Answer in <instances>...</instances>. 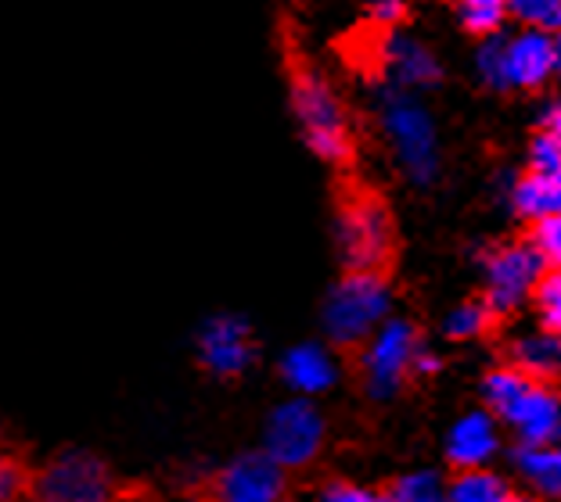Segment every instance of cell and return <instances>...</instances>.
<instances>
[{
    "label": "cell",
    "mask_w": 561,
    "mask_h": 502,
    "mask_svg": "<svg viewBox=\"0 0 561 502\" xmlns=\"http://www.w3.org/2000/svg\"><path fill=\"white\" fill-rule=\"evenodd\" d=\"M280 55H285L288 101L306 144L317 159L335 165V173H356V137L346 119V108H342L335 90L317 72L313 61L306 58L291 22H280Z\"/></svg>",
    "instance_id": "6da1fadb"
},
{
    "label": "cell",
    "mask_w": 561,
    "mask_h": 502,
    "mask_svg": "<svg viewBox=\"0 0 561 502\" xmlns=\"http://www.w3.org/2000/svg\"><path fill=\"white\" fill-rule=\"evenodd\" d=\"M335 215L342 241V273L392 284L400 266V234L386 195L356 173L335 176Z\"/></svg>",
    "instance_id": "7a4b0ae2"
},
{
    "label": "cell",
    "mask_w": 561,
    "mask_h": 502,
    "mask_svg": "<svg viewBox=\"0 0 561 502\" xmlns=\"http://www.w3.org/2000/svg\"><path fill=\"white\" fill-rule=\"evenodd\" d=\"M33 502H116V478L91 448H61L30 481Z\"/></svg>",
    "instance_id": "3957f363"
},
{
    "label": "cell",
    "mask_w": 561,
    "mask_h": 502,
    "mask_svg": "<svg viewBox=\"0 0 561 502\" xmlns=\"http://www.w3.org/2000/svg\"><path fill=\"white\" fill-rule=\"evenodd\" d=\"M386 280L375 277H356V273H342L339 288L331 291L328 308H324V324H328V338L331 345L353 363L367 345V334L386 313Z\"/></svg>",
    "instance_id": "277c9868"
},
{
    "label": "cell",
    "mask_w": 561,
    "mask_h": 502,
    "mask_svg": "<svg viewBox=\"0 0 561 502\" xmlns=\"http://www.w3.org/2000/svg\"><path fill=\"white\" fill-rule=\"evenodd\" d=\"M482 266H486V288H482V294H486L504 316H512L515 305L526 299V294H533V284H537L540 273L547 269L537 248L522 234L515 241L493 244V248L482 252Z\"/></svg>",
    "instance_id": "5b68a950"
},
{
    "label": "cell",
    "mask_w": 561,
    "mask_h": 502,
    "mask_svg": "<svg viewBox=\"0 0 561 502\" xmlns=\"http://www.w3.org/2000/svg\"><path fill=\"white\" fill-rule=\"evenodd\" d=\"M263 453L285 470L310 467L313 456L324 445V423L321 413L310 402H285L274 409V417L266 420Z\"/></svg>",
    "instance_id": "8992f818"
},
{
    "label": "cell",
    "mask_w": 561,
    "mask_h": 502,
    "mask_svg": "<svg viewBox=\"0 0 561 502\" xmlns=\"http://www.w3.org/2000/svg\"><path fill=\"white\" fill-rule=\"evenodd\" d=\"M421 352H417V330L411 324H392L381 330L375 345L353 359V370L360 373L367 392H389L397 384L411 381L417 373Z\"/></svg>",
    "instance_id": "52a82bcc"
},
{
    "label": "cell",
    "mask_w": 561,
    "mask_h": 502,
    "mask_svg": "<svg viewBox=\"0 0 561 502\" xmlns=\"http://www.w3.org/2000/svg\"><path fill=\"white\" fill-rule=\"evenodd\" d=\"M331 47L350 72L367 83H381L397 66V25L367 11L360 22H353L346 33L335 36Z\"/></svg>",
    "instance_id": "ba28073f"
},
{
    "label": "cell",
    "mask_w": 561,
    "mask_h": 502,
    "mask_svg": "<svg viewBox=\"0 0 561 502\" xmlns=\"http://www.w3.org/2000/svg\"><path fill=\"white\" fill-rule=\"evenodd\" d=\"M285 474L288 470L266 453H245L213 478L216 502H280Z\"/></svg>",
    "instance_id": "9c48e42d"
},
{
    "label": "cell",
    "mask_w": 561,
    "mask_h": 502,
    "mask_svg": "<svg viewBox=\"0 0 561 502\" xmlns=\"http://www.w3.org/2000/svg\"><path fill=\"white\" fill-rule=\"evenodd\" d=\"M198 363L206 366L213 377H224V381L245 373V366L252 363V330L245 319L213 316L209 324L198 330Z\"/></svg>",
    "instance_id": "30bf717a"
},
{
    "label": "cell",
    "mask_w": 561,
    "mask_h": 502,
    "mask_svg": "<svg viewBox=\"0 0 561 502\" xmlns=\"http://www.w3.org/2000/svg\"><path fill=\"white\" fill-rule=\"evenodd\" d=\"M526 445H551L561 434V392L551 381H537L501 413Z\"/></svg>",
    "instance_id": "8fae6325"
},
{
    "label": "cell",
    "mask_w": 561,
    "mask_h": 502,
    "mask_svg": "<svg viewBox=\"0 0 561 502\" xmlns=\"http://www.w3.org/2000/svg\"><path fill=\"white\" fill-rule=\"evenodd\" d=\"M551 72H558V47L543 33H526L515 44H507V75L512 86L540 90Z\"/></svg>",
    "instance_id": "7c38bea8"
},
{
    "label": "cell",
    "mask_w": 561,
    "mask_h": 502,
    "mask_svg": "<svg viewBox=\"0 0 561 502\" xmlns=\"http://www.w3.org/2000/svg\"><path fill=\"white\" fill-rule=\"evenodd\" d=\"M389 130L397 137L403 162L411 165L414 176H428V165H432V130H428V119L411 105H397L389 112Z\"/></svg>",
    "instance_id": "4fadbf2b"
},
{
    "label": "cell",
    "mask_w": 561,
    "mask_h": 502,
    "mask_svg": "<svg viewBox=\"0 0 561 502\" xmlns=\"http://www.w3.org/2000/svg\"><path fill=\"white\" fill-rule=\"evenodd\" d=\"M496 448V434L486 413H471L468 420H461L450 434V467L457 474L465 470H479L482 459Z\"/></svg>",
    "instance_id": "5bb4252c"
},
{
    "label": "cell",
    "mask_w": 561,
    "mask_h": 502,
    "mask_svg": "<svg viewBox=\"0 0 561 502\" xmlns=\"http://www.w3.org/2000/svg\"><path fill=\"white\" fill-rule=\"evenodd\" d=\"M507 355V366H518L533 373L540 381H561V338L554 334H540V338H518L515 345L504 349Z\"/></svg>",
    "instance_id": "9a60e30c"
},
{
    "label": "cell",
    "mask_w": 561,
    "mask_h": 502,
    "mask_svg": "<svg viewBox=\"0 0 561 502\" xmlns=\"http://www.w3.org/2000/svg\"><path fill=\"white\" fill-rule=\"evenodd\" d=\"M515 209L526 219L561 215V179L540 176L533 170H522L518 184H515Z\"/></svg>",
    "instance_id": "2e32d148"
},
{
    "label": "cell",
    "mask_w": 561,
    "mask_h": 502,
    "mask_svg": "<svg viewBox=\"0 0 561 502\" xmlns=\"http://www.w3.org/2000/svg\"><path fill=\"white\" fill-rule=\"evenodd\" d=\"M504 324H507V316L479 291L476 299H468L450 316L446 334H450V338H496V334L504 330Z\"/></svg>",
    "instance_id": "e0dca14e"
},
{
    "label": "cell",
    "mask_w": 561,
    "mask_h": 502,
    "mask_svg": "<svg viewBox=\"0 0 561 502\" xmlns=\"http://www.w3.org/2000/svg\"><path fill=\"white\" fill-rule=\"evenodd\" d=\"M450 502H537L529 495L515 492L512 485H504L496 474H486V470H465L457 474L454 485H450Z\"/></svg>",
    "instance_id": "ac0fdd59"
},
{
    "label": "cell",
    "mask_w": 561,
    "mask_h": 502,
    "mask_svg": "<svg viewBox=\"0 0 561 502\" xmlns=\"http://www.w3.org/2000/svg\"><path fill=\"white\" fill-rule=\"evenodd\" d=\"M280 377L299 392H321L331 384V363L324 359L321 349L302 345V349H291L285 355V363H280Z\"/></svg>",
    "instance_id": "d6986e66"
},
{
    "label": "cell",
    "mask_w": 561,
    "mask_h": 502,
    "mask_svg": "<svg viewBox=\"0 0 561 502\" xmlns=\"http://www.w3.org/2000/svg\"><path fill=\"white\" fill-rule=\"evenodd\" d=\"M518 470L540 488L543 495H561V448L551 445H522L515 453Z\"/></svg>",
    "instance_id": "ffe728a7"
},
{
    "label": "cell",
    "mask_w": 561,
    "mask_h": 502,
    "mask_svg": "<svg viewBox=\"0 0 561 502\" xmlns=\"http://www.w3.org/2000/svg\"><path fill=\"white\" fill-rule=\"evenodd\" d=\"M529 299H533V305H537V313H540L543 334H554V338H561V269L547 266L537 284H533Z\"/></svg>",
    "instance_id": "44dd1931"
},
{
    "label": "cell",
    "mask_w": 561,
    "mask_h": 502,
    "mask_svg": "<svg viewBox=\"0 0 561 502\" xmlns=\"http://www.w3.org/2000/svg\"><path fill=\"white\" fill-rule=\"evenodd\" d=\"M461 8V22L471 36H493L501 30V22L507 15V0H454Z\"/></svg>",
    "instance_id": "7402d4cb"
},
{
    "label": "cell",
    "mask_w": 561,
    "mask_h": 502,
    "mask_svg": "<svg viewBox=\"0 0 561 502\" xmlns=\"http://www.w3.org/2000/svg\"><path fill=\"white\" fill-rule=\"evenodd\" d=\"M522 237H526L537 255L543 259V266H554L561 269V215H551V219H529V226L522 230Z\"/></svg>",
    "instance_id": "603a6c76"
},
{
    "label": "cell",
    "mask_w": 561,
    "mask_h": 502,
    "mask_svg": "<svg viewBox=\"0 0 561 502\" xmlns=\"http://www.w3.org/2000/svg\"><path fill=\"white\" fill-rule=\"evenodd\" d=\"M507 11L537 30H561V0H507Z\"/></svg>",
    "instance_id": "cb8c5ba5"
},
{
    "label": "cell",
    "mask_w": 561,
    "mask_h": 502,
    "mask_svg": "<svg viewBox=\"0 0 561 502\" xmlns=\"http://www.w3.org/2000/svg\"><path fill=\"white\" fill-rule=\"evenodd\" d=\"M526 170L540 173V176H551V179H561V140L540 130L537 137H533Z\"/></svg>",
    "instance_id": "d4e9b609"
},
{
    "label": "cell",
    "mask_w": 561,
    "mask_h": 502,
    "mask_svg": "<svg viewBox=\"0 0 561 502\" xmlns=\"http://www.w3.org/2000/svg\"><path fill=\"white\" fill-rule=\"evenodd\" d=\"M397 69L407 75V80H417V83L436 80V66H432V58L421 47H414V44L397 47Z\"/></svg>",
    "instance_id": "484cf974"
},
{
    "label": "cell",
    "mask_w": 561,
    "mask_h": 502,
    "mask_svg": "<svg viewBox=\"0 0 561 502\" xmlns=\"http://www.w3.org/2000/svg\"><path fill=\"white\" fill-rule=\"evenodd\" d=\"M30 474H25L15 459L0 456V502H19L25 492H30Z\"/></svg>",
    "instance_id": "4316f807"
},
{
    "label": "cell",
    "mask_w": 561,
    "mask_h": 502,
    "mask_svg": "<svg viewBox=\"0 0 561 502\" xmlns=\"http://www.w3.org/2000/svg\"><path fill=\"white\" fill-rule=\"evenodd\" d=\"M482 75H486V83L496 90L512 86V75H507V47L486 44V50H482Z\"/></svg>",
    "instance_id": "83f0119b"
},
{
    "label": "cell",
    "mask_w": 561,
    "mask_h": 502,
    "mask_svg": "<svg viewBox=\"0 0 561 502\" xmlns=\"http://www.w3.org/2000/svg\"><path fill=\"white\" fill-rule=\"evenodd\" d=\"M324 502H381L378 492H367V488H356L350 481H335L324 488Z\"/></svg>",
    "instance_id": "f1b7e54d"
},
{
    "label": "cell",
    "mask_w": 561,
    "mask_h": 502,
    "mask_svg": "<svg viewBox=\"0 0 561 502\" xmlns=\"http://www.w3.org/2000/svg\"><path fill=\"white\" fill-rule=\"evenodd\" d=\"M371 15H378V19H386V22H392V25H400V22H407V4L403 0H378V4H371Z\"/></svg>",
    "instance_id": "f546056e"
},
{
    "label": "cell",
    "mask_w": 561,
    "mask_h": 502,
    "mask_svg": "<svg viewBox=\"0 0 561 502\" xmlns=\"http://www.w3.org/2000/svg\"><path fill=\"white\" fill-rule=\"evenodd\" d=\"M543 133H551V137H558L561 140V105H554L551 112L543 115V126H540Z\"/></svg>",
    "instance_id": "4dcf8cb0"
},
{
    "label": "cell",
    "mask_w": 561,
    "mask_h": 502,
    "mask_svg": "<svg viewBox=\"0 0 561 502\" xmlns=\"http://www.w3.org/2000/svg\"><path fill=\"white\" fill-rule=\"evenodd\" d=\"M554 47H558V72H561V36L554 40Z\"/></svg>",
    "instance_id": "1f68e13d"
},
{
    "label": "cell",
    "mask_w": 561,
    "mask_h": 502,
    "mask_svg": "<svg viewBox=\"0 0 561 502\" xmlns=\"http://www.w3.org/2000/svg\"><path fill=\"white\" fill-rule=\"evenodd\" d=\"M181 502H206V499H181Z\"/></svg>",
    "instance_id": "d6a6232c"
},
{
    "label": "cell",
    "mask_w": 561,
    "mask_h": 502,
    "mask_svg": "<svg viewBox=\"0 0 561 502\" xmlns=\"http://www.w3.org/2000/svg\"><path fill=\"white\" fill-rule=\"evenodd\" d=\"M280 502H288V499H280Z\"/></svg>",
    "instance_id": "836d02e7"
}]
</instances>
